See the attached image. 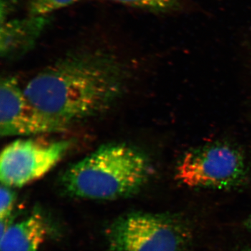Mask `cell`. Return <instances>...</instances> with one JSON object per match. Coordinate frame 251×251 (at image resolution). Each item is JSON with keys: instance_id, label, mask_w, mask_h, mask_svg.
<instances>
[{"instance_id": "cell-1", "label": "cell", "mask_w": 251, "mask_h": 251, "mask_svg": "<svg viewBox=\"0 0 251 251\" xmlns=\"http://www.w3.org/2000/svg\"><path fill=\"white\" fill-rule=\"evenodd\" d=\"M125 68L100 50L66 56L29 80L25 94L41 111L70 126L102 115L125 90Z\"/></svg>"}, {"instance_id": "cell-2", "label": "cell", "mask_w": 251, "mask_h": 251, "mask_svg": "<svg viewBox=\"0 0 251 251\" xmlns=\"http://www.w3.org/2000/svg\"><path fill=\"white\" fill-rule=\"evenodd\" d=\"M151 173L149 157L125 143L106 144L67 168L61 176L74 197L113 201L135 194Z\"/></svg>"}, {"instance_id": "cell-3", "label": "cell", "mask_w": 251, "mask_h": 251, "mask_svg": "<svg viewBox=\"0 0 251 251\" xmlns=\"http://www.w3.org/2000/svg\"><path fill=\"white\" fill-rule=\"evenodd\" d=\"M176 179L190 188L230 189L245 182V156L232 144L216 142L189 150L179 160Z\"/></svg>"}, {"instance_id": "cell-4", "label": "cell", "mask_w": 251, "mask_h": 251, "mask_svg": "<svg viewBox=\"0 0 251 251\" xmlns=\"http://www.w3.org/2000/svg\"><path fill=\"white\" fill-rule=\"evenodd\" d=\"M108 240L112 251H187L190 235L177 219L137 212L117 219Z\"/></svg>"}, {"instance_id": "cell-5", "label": "cell", "mask_w": 251, "mask_h": 251, "mask_svg": "<svg viewBox=\"0 0 251 251\" xmlns=\"http://www.w3.org/2000/svg\"><path fill=\"white\" fill-rule=\"evenodd\" d=\"M67 140L20 138L6 145L0 156V180L9 187H23L45 176L71 148Z\"/></svg>"}, {"instance_id": "cell-6", "label": "cell", "mask_w": 251, "mask_h": 251, "mask_svg": "<svg viewBox=\"0 0 251 251\" xmlns=\"http://www.w3.org/2000/svg\"><path fill=\"white\" fill-rule=\"evenodd\" d=\"M69 126L41 111L28 99L12 76L0 82V135L30 137L62 133Z\"/></svg>"}, {"instance_id": "cell-7", "label": "cell", "mask_w": 251, "mask_h": 251, "mask_svg": "<svg viewBox=\"0 0 251 251\" xmlns=\"http://www.w3.org/2000/svg\"><path fill=\"white\" fill-rule=\"evenodd\" d=\"M50 16H32L1 22L0 52L2 58L13 59L33 49L49 27Z\"/></svg>"}, {"instance_id": "cell-8", "label": "cell", "mask_w": 251, "mask_h": 251, "mask_svg": "<svg viewBox=\"0 0 251 251\" xmlns=\"http://www.w3.org/2000/svg\"><path fill=\"white\" fill-rule=\"evenodd\" d=\"M49 227L40 213L11 224L0 237V251H39L45 242Z\"/></svg>"}, {"instance_id": "cell-9", "label": "cell", "mask_w": 251, "mask_h": 251, "mask_svg": "<svg viewBox=\"0 0 251 251\" xmlns=\"http://www.w3.org/2000/svg\"><path fill=\"white\" fill-rule=\"evenodd\" d=\"M114 2L154 13H174L184 11L188 0H110Z\"/></svg>"}, {"instance_id": "cell-10", "label": "cell", "mask_w": 251, "mask_h": 251, "mask_svg": "<svg viewBox=\"0 0 251 251\" xmlns=\"http://www.w3.org/2000/svg\"><path fill=\"white\" fill-rule=\"evenodd\" d=\"M80 0H28V11L32 16H50L52 13Z\"/></svg>"}, {"instance_id": "cell-11", "label": "cell", "mask_w": 251, "mask_h": 251, "mask_svg": "<svg viewBox=\"0 0 251 251\" xmlns=\"http://www.w3.org/2000/svg\"><path fill=\"white\" fill-rule=\"evenodd\" d=\"M16 195L11 187L1 184L0 188V219L9 218L14 209Z\"/></svg>"}, {"instance_id": "cell-12", "label": "cell", "mask_w": 251, "mask_h": 251, "mask_svg": "<svg viewBox=\"0 0 251 251\" xmlns=\"http://www.w3.org/2000/svg\"><path fill=\"white\" fill-rule=\"evenodd\" d=\"M247 226L248 228L251 231V216L250 218H249L247 221Z\"/></svg>"}]
</instances>
